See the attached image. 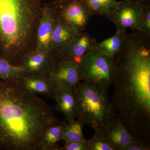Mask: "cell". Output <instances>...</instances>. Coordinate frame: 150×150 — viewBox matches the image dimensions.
<instances>
[{"mask_svg": "<svg viewBox=\"0 0 150 150\" xmlns=\"http://www.w3.org/2000/svg\"><path fill=\"white\" fill-rule=\"evenodd\" d=\"M150 38L125 32L114 56L111 104L135 138L150 144Z\"/></svg>", "mask_w": 150, "mask_h": 150, "instance_id": "cell-1", "label": "cell"}, {"mask_svg": "<svg viewBox=\"0 0 150 150\" xmlns=\"http://www.w3.org/2000/svg\"><path fill=\"white\" fill-rule=\"evenodd\" d=\"M61 122L17 80H0V150H38L46 130Z\"/></svg>", "mask_w": 150, "mask_h": 150, "instance_id": "cell-2", "label": "cell"}, {"mask_svg": "<svg viewBox=\"0 0 150 150\" xmlns=\"http://www.w3.org/2000/svg\"><path fill=\"white\" fill-rule=\"evenodd\" d=\"M42 0H0V57L21 67L36 46Z\"/></svg>", "mask_w": 150, "mask_h": 150, "instance_id": "cell-3", "label": "cell"}, {"mask_svg": "<svg viewBox=\"0 0 150 150\" xmlns=\"http://www.w3.org/2000/svg\"><path fill=\"white\" fill-rule=\"evenodd\" d=\"M108 88L82 81L74 90L76 119L103 134L117 118L108 98Z\"/></svg>", "mask_w": 150, "mask_h": 150, "instance_id": "cell-4", "label": "cell"}, {"mask_svg": "<svg viewBox=\"0 0 150 150\" xmlns=\"http://www.w3.org/2000/svg\"><path fill=\"white\" fill-rule=\"evenodd\" d=\"M114 56L91 50L78 64L81 81L108 88L112 83Z\"/></svg>", "mask_w": 150, "mask_h": 150, "instance_id": "cell-5", "label": "cell"}, {"mask_svg": "<svg viewBox=\"0 0 150 150\" xmlns=\"http://www.w3.org/2000/svg\"><path fill=\"white\" fill-rule=\"evenodd\" d=\"M59 6L54 1L43 4L36 33V50L49 51L51 35L59 18Z\"/></svg>", "mask_w": 150, "mask_h": 150, "instance_id": "cell-6", "label": "cell"}, {"mask_svg": "<svg viewBox=\"0 0 150 150\" xmlns=\"http://www.w3.org/2000/svg\"><path fill=\"white\" fill-rule=\"evenodd\" d=\"M92 16L91 11L83 0H71L59 7L60 20L79 33L85 30Z\"/></svg>", "mask_w": 150, "mask_h": 150, "instance_id": "cell-7", "label": "cell"}, {"mask_svg": "<svg viewBox=\"0 0 150 150\" xmlns=\"http://www.w3.org/2000/svg\"><path fill=\"white\" fill-rule=\"evenodd\" d=\"M56 87L74 90L81 81L77 63L59 59L48 74Z\"/></svg>", "mask_w": 150, "mask_h": 150, "instance_id": "cell-8", "label": "cell"}, {"mask_svg": "<svg viewBox=\"0 0 150 150\" xmlns=\"http://www.w3.org/2000/svg\"><path fill=\"white\" fill-rule=\"evenodd\" d=\"M59 60L53 51L35 49L23 58L21 67L24 69L27 75L48 76Z\"/></svg>", "mask_w": 150, "mask_h": 150, "instance_id": "cell-9", "label": "cell"}, {"mask_svg": "<svg viewBox=\"0 0 150 150\" xmlns=\"http://www.w3.org/2000/svg\"><path fill=\"white\" fill-rule=\"evenodd\" d=\"M144 6L139 3L120 1L117 7L105 17L115 25L117 29L126 31V29H131L134 31Z\"/></svg>", "mask_w": 150, "mask_h": 150, "instance_id": "cell-10", "label": "cell"}, {"mask_svg": "<svg viewBox=\"0 0 150 150\" xmlns=\"http://www.w3.org/2000/svg\"><path fill=\"white\" fill-rule=\"evenodd\" d=\"M96 40L88 33L82 32L69 41L56 52L59 59L79 64L83 57L92 50Z\"/></svg>", "mask_w": 150, "mask_h": 150, "instance_id": "cell-11", "label": "cell"}, {"mask_svg": "<svg viewBox=\"0 0 150 150\" xmlns=\"http://www.w3.org/2000/svg\"><path fill=\"white\" fill-rule=\"evenodd\" d=\"M17 81L25 89L33 94L54 98L56 86L48 76L25 75Z\"/></svg>", "mask_w": 150, "mask_h": 150, "instance_id": "cell-12", "label": "cell"}, {"mask_svg": "<svg viewBox=\"0 0 150 150\" xmlns=\"http://www.w3.org/2000/svg\"><path fill=\"white\" fill-rule=\"evenodd\" d=\"M103 135L114 150H125L137 139L129 133L118 118L108 126Z\"/></svg>", "mask_w": 150, "mask_h": 150, "instance_id": "cell-13", "label": "cell"}, {"mask_svg": "<svg viewBox=\"0 0 150 150\" xmlns=\"http://www.w3.org/2000/svg\"><path fill=\"white\" fill-rule=\"evenodd\" d=\"M56 102L55 110L62 112L68 122L76 119V100L74 91L56 87L54 98Z\"/></svg>", "mask_w": 150, "mask_h": 150, "instance_id": "cell-14", "label": "cell"}, {"mask_svg": "<svg viewBox=\"0 0 150 150\" xmlns=\"http://www.w3.org/2000/svg\"><path fill=\"white\" fill-rule=\"evenodd\" d=\"M80 33L72 26L58 18L51 35L49 50L56 53Z\"/></svg>", "mask_w": 150, "mask_h": 150, "instance_id": "cell-15", "label": "cell"}, {"mask_svg": "<svg viewBox=\"0 0 150 150\" xmlns=\"http://www.w3.org/2000/svg\"><path fill=\"white\" fill-rule=\"evenodd\" d=\"M66 123L61 121L49 127L40 142L38 150H62L58 143L62 140Z\"/></svg>", "mask_w": 150, "mask_h": 150, "instance_id": "cell-16", "label": "cell"}, {"mask_svg": "<svg viewBox=\"0 0 150 150\" xmlns=\"http://www.w3.org/2000/svg\"><path fill=\"white\" fill-rule=\"evenodd\" d=\"M125 32L117 29L115 35L100 43H97L92 50L100 51L109 56H115L123 44Z\"/></svg>", "mask_w": 150, "mask_h": 150, "instance_id": "cell-17", "label": "cell"}, {"mask_svg": "<svg viewBox=\"0 0 150 150\" xmlns=\"http://www.w3.org/2000/svg\"><path fill=\"white\" fill-rule=\"evenodd\" d=\"M81 121L77 119L66 123L63 132L62 140L64 142H79L86 145L87 140L83 134V126Z\"/></svg>", "mask_w": 150, "mask_h": 150, "instance_id": "cell-18", "label": "cell"}, {"mask_svg": "<svg viewBox=\"0 0 150 150\" xmlns=\"http://www.w3.org/2000/svg\"><path fill=\"white\" fill-rule=\"evenodd\" d=\"M93 15L107 16L118 6V0H83Z\"/></svg>", "mask_w": 150, "mask_h": 150, "instance_id": "cell-19", "label": "cell"}, {"mask_svg": "<svg viewBox=\"0 0 150 150\" xmlns=\"http://www.w3.org/2000/svg\"><path fill=\"white\" fill-rule=\"evenodd\" d=\"M26 75L23 68L0 57V80H18Z\"/></svg>", "mask_w": 150, "mask_h": 150, "instance_id": "cell-20", "label": "cell"}, {"mask_svg": "<svg viewBox=\"0 0 150 150\" xmlns=\"http://www.w3.org/2000/svg\"><path fill=\"white\" fill-rule=\"evenodd\" d=\"M133 32L150 38V4L144 6Z\"/></svg>", "mask_w": 150, "mask_h": 150, "instance_id": "cell-21", "label": "cell"}, {"mask_svg": "<svg viewBox=\"0 0 150 150\" xmlns=\"http://www.w3.org/2000/svg\"><path fill=\"white\" fill-rule=\"evenodd\" d=\"M87 150H114L102 133L94 132L93 137L87 140Z\"/></svg>", "mask_w": 150, "mask_h": 150, "instance_id": "cell-22", "label": "cell"}, {"mask_svg": "<svg viewBox=\"0 0 150 150\" xmlns=\"http://www.w3.org/2000/svg\"><path fill=\"white\" fill-rule=\"evenodd\" d=\"M150 144L137 139L126 147L125 150H150Z\"/></svg>", "mask_w": 150, "mask_h": 150, "instance_id": "cell-23", "label": "cell"}, {"mask_svg": "<svg viewBox=\"0 0 150 150\" xmlns=\"http://www.w3.org/2000/svg\"><path fill=\"white\" fill-rule=\"evenodd\" d=\"M62 150H87L86 145L79 142H65Z\"/></svg>", "mask_w": 150, "mask_h": 150, "instance_id": "cell-24", "label": "cell"}, {"mask_svg": "<svg viewBox=\"0 0 150 150\" xmlns=\"http://www.w3.org/2000/svg\"><path fill=\"white\" fill-rule=\"evenodd\" d=\"M121 1H127L139 3L143 5L150 4V0H121Z\"/></svg>", "mask_w": 150, "mask_h": 150, "instance_id": "cell-25", "label": "cell"}, {"mask_svg": "<svg viewBox=\"0 0 150 150\" xmlns=\"http://www.w3.org/2000/svg\"><path fill=\"white\" fill-rule=\"evenodd\" d=\"M70 1H71V0H54V1L55 2L59 7H61Z\"/></svg>", "mask_w": 150, "mask_h": 150, "instance_id": "cell-26", "label": "cell"}]
</instances>
